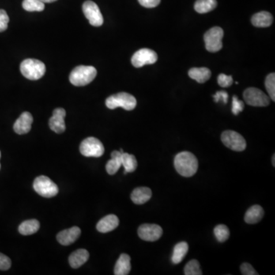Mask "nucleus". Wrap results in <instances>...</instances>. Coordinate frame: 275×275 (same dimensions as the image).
<instances>
[{
  "label": "nucleus",
  "mask_w": 275,
  "mask_h": 275,
  "mask_svg": "<svg viewBox=\"0 0 275 275\" xmlns=\"http://www.w3.org/2000/svg\"><path fill=\"white\" fill-rule=\"evenodd\" d=\"M174 167L181 176L190 178L197 173L198 160L195 155L190 152H181L174 159Z\"/></svg>",
  "instance_id": "obj_1"
},
{
  "label": "nucleus",
  "mask_w": 275,
  "mask_h": 275,
  "mask_svg": "<svg viewBox=\"0 0 275 275\" xmlns=\"http://www.w3.org/2000/svg\"><path fill=\"white\" fill-rule=\"evenodd\" d=\"M97 74L96 68L92 66H78L70 73L69 80L76 87H83L91 84Z\"/></svg>",
  "instance_id": "obj_2"
},
{
  "label": "nucleus",
  "mask_w": 275,
  "mask_h": 275,
  "mask_svg": "<svg viewBox=\"0 0 275 275\" xmlns=\"http://www.w3.org/2000/svg\"><path fill=\"white\" fill-rule=\"evenodd\" d=\"M20 70L23 76L28 80H37L45 75L46 67L39 60L26 59L22 62Z\"/></svg>",
  "instance_id": "obj_3"
},
{
  "label": "nucleus",
  "mask_w": 275,
  "mask_h": 275,
  "mask_svg": "<svg viewBox=\"0 0 275 275\" xmlns=\"http://www.w3.org/2000/svg\"><path fill=\"white\" fill-rule=\"evenodd\" d=\"M106 105L110 110H115L122 107L124 110L131 111L136 108L137 105L136 98L128 92H118L117 94L112 95L106 100Z\"/></svg>",
  "instance_id": "obj_4"
},
{
  "label": "nucleus",
  "mask_w": 275,
  "mask_h": 275,
  "mask_svg": "<svg viewBox=\"0 0 275 275\" xmlns=\"http://www.w3.org/2000/svg\"><path fill=\"white\" fill-rule=\"evenodd\" d=\"M33 187L37 193L46 198L55 197L58 193V186L46 176H39L35 178Z\"/></svg>",
  "instance_id": "obj_5"
},
{
  "label": "nucleus",
  "mask_w": 275,
  "mask_h": 275,
  "mask_svg": "<svg viewBox=\"0 0 275 275\" xmlns=\"http://www.w3.org/2000/svg\"><path fill=\"white\" fill-rule=\"evenodd\" d=\"M224 32L220 27H213L208 30L204 35L206 48L209 52L215 53L220 51L223 47Z\"/></svg>",
  "instance_id": "obj_6"
},
{
  "label": "nucleus",
  "mask_w": 275,
  "mask_h": 275,
  "mask_svg": "<svg viewBox=\"0 0 275 275\" xmlns=\"http://www.w3.org/2000/svg\"><path fill=\"white\" fill-rule=\"evenodd\" d=\"M80 152L85 157H101L104 154L105 148L103 143L96 138L89 137L81 142Z\"/></svg>",
  "instance_id": "obj_7"
},
{
  "label": "nucleus",
  "mask_w": 275,
  "mask_h": 275,
  "mask_svg": "<svg viewBox=\"0 0 275 275\" xmlns=\"http://www.w3.org/2000/svg\"><path fill=\"white\" fill-rule=\"evenodd\" d=\"M221 140L224 145L235 152H242L246 148V141L239 133L235 131L227 130L223 132Z\"/></svg>",
  "instance_id": "obj_8"
},
{
  "label": "nucleus",
  "mask_w": 275,
  "mask_h": 275,
  "mask_svg": "<svg viewBox=\"0 0 275 275\" xmlns=\"http://www.w3.org/2000/svg\"><path fill=\"white\" fill-rule=\"evenodd\" d=\"M244 99L247 104L252 106L264 107L270 103V99L263 91L254 87H250L245 91L243 93Z\"/></svg>",
  "instance_id": "obj_9"
},
{
  "label": "nucleus",
  "mask_w": 275,
  "mask_h": 275,
  "mask_svg": "<svg viewBox=\"0 0 275 275\" xmlns=\"http://www.w3.org/2000/svg\"><path fill=\"white\" fill-rule=\"evenodd\" d=\"M83 12L84 16L92 26H101L103 24V17L99 6L94 2L87 0L83 4Z\"/></svg>",
  "instance_id": "obj_10"
},
{
  "label": "nucleus",
  "mask_w": 275,
  "mask_h": 275,
  "mask_svg": "<svg viewBox=\"0 0 275 275\" xmlns=\"http://www.w3.org/2000/svg\"><path fill=\"white\" fill-rule=\"evenodd\" d=\"M158 61V54L153 50L148 48L140 49L133 54L132 64L136 68L145 65H153Z\"/></svg>",
  "instance_id": "obj_11"
},
{
  "label": "nucleus",
  "mask_w": 275,
  "mask_h": 275,
  "mask_svg": "<svg viewBox=\"0 0 275 275\" xmlns=\"http://www.w3.org/2000/svg\"><path fill=\"white\" fill-rule=\"evenodd\" d=\"M138 236L147 242L159 240L163 234V229L159 225L143 224L138 229Z\"/></svg>",
  "instance_id": "obj_12"
},
{
  "label": "nucleus",
  "mask_w": 275,
  "mask_h": 275,
  "mask_svg": "<svg viewBox=\"0 0 275 275\" xmlns=\"http://www.w3.org/2000/svg\"><path fill=\"white\" fill-rule=\"evenodd\" d=\"M66 111L63 108H57L53 112L52 116L49 119V126L54 133L61 134L66 129L65 118Z\"/></svg>",
  "instance_id": "obj_13"
},
{
  "label": "nucleus",
  "mask_w": 275,
  "mask_h": 275,
  "mask_svg": "<svg viewBox=\"0 0 275 275\" xmlns=\"http://www.w3.org/2000/svg\"><path fill=\"white\" fill-rule=\"evenodd\" d=\"M33 117L28 112H24L15 122L13 129L19 135H24L29 133L32 129Z\"/></svg>",
  "instance_id": "obj_14"
},
{
  "label": "nucleus",
  "mask_w": 275,
  "mask_h": 275,
  "mask_svg": "<svg viewBox=\"0 0 275 275\" xmlns=\"http://www.w3.org/2000/svg\"><path fill=\"white\" fill-rule=\"evenodd\" d=\"M80 234V229L77 227H73L60 232L57 235V239L62 246H69L78 239Z\"/></svg>",
  "instance_id": "obj_15"
},
{
  "label": "nucleus",
  "mask_w": 275,
  "mask_h": 275,
  "mask_svg": "<svg viewBox=\"0 0 275 275\" xmlns=\"http://www.w3.org/2000/svg\"><path fill=\"white\" fill-rule=\"evenodd\" d=\"M118 224H119V220L115 215H108L99 220V223L96 225V229L99 232L106 233L116 229Z\"/></svg>",
  "instance_id": "obj_16"
},
{
  "label": "nucleus",
  "mask_w": 275,
  "mask_h": 275,
  "mask_svg": "<svg viewBox=\"0 0 275 275\" xmlns=\"http://www.w3.org/2000/svg\"><path fill=\"white\" fill-rule=\"evenodd\" d=\"M152 192L151 189L145 186L138 187L133 190L131 194V199L134 204L137 205H141L149 201L152 197Z\"/></svg>",
  "instance_id": "obj_17"
},
{
  "label": "nucleus",
  "mask_w": 275,
  "mask_h": 275,
  "mask_svg": "<svg viewBox=\"0 0 275 275\" xmlns=\"http://www.w3.org/2000/svg\"><path fill=\"white\" fill-rule=\"evenodd\" d=\"M253 25L258 28H267L273 23V16L268 12H260L256 13L252 18Z\"/></svg>",
  "instance_id": "obj_18"
},
{
  "label": "nucleus",
  "mask_w": 275,
  "mask_h": 275,
  "mask_svg": "<svg viewBox=\"0 0 275 275\" xmlns=\"http://www.w3.org/2000/svg\"><path fill=\"white\" fill-rule=\"evenodd\" d=\"M89 252L86 249H78L70 254L69 263L73 268H80L89 259Z\"/></svg>",
  "instance_id": "obj_19"
},
{
  "label": "nucleus",
  "mask_w": 275,
  "mask_h": 275,
  "mask_svg": "<svg viewBox=\"0 0 275 275\" xmlns=\"http://www.w3.org/2000/svg\"><path fill=\"white\" fill-rule=\"evenodd\" d=\"M131 271L130 256L127 254H122L117 260L114 268L115 275H127Z\"/></svg>",
  "instance_id": "obj_20"
},
{
  "label": "nucleus",
  "mask_w": 275,
  "mask_h": 275,
  "mask_svg": "<svg viewBox=\"0 0 275 275\" xmlns=\"http://www.w3.org/2000/svg\"><path fill=\"white\" fill-rule=\"evenodd\" d=\"M189 77L199 84L206 82L211 77V71L206 68H193L188 72Z\"/></svg>",
  "instance_id": "obj_21"
},
{
  "label": "nucleus",
  "mask_w": 275,
  "mask_h": 275,
  "mask_svg": "<svg viewBox=\"0 0 275 275\" xmlns=\"http://www.w3.org/2000/svg\"><path fill=\"white\" fill-rule=\"evenodd\" d=\"M122 152L114 151L111 153V160L107 162L106 170L110 175H114L119 170L122 166Z\"/></svg>",
  "instance_id": "obj_22"
},
{
  "label": "nucleus",
  "mask_w": 275,
  "mask_h": 275,
  "mask_svg": "<svg viewBox=\"0 0 275 275\" xmlns=\"http://www.w3.org/2000/svg\"><path fill=\"white\" fill-rule=\"evenodd\" d=\"M264 216L263 208L259 205H254L248 209L245 215V221L249 224L258 223Z\"/></svg>",
  "instance_id": "obj_23"
},
{
  "label": "nucleus",
  "mask_w": 275,
  "mask_h": 275,
  "mask_svg": "<svg viewBox=\"0 0 275 275\" xmlns=\"http://www.w3.org/2000/svg\"><path fill=\"white\" fill-rule=\"evenodd\" d=\"M40 223L37 220H29L23 222L19 227V232L23 235L35 234L39 231Z\"/></svg>",
  "instance_id": "obj_24"
},
{
  "label": "nucleus",
  "mask_w": 275,
  "mask_h": 275,
  "mask_svg": "<svg viewBox=\"0 0 275 275\" xmlns=\"http://www.w3.org/2000/svg\"><path fill=\"white\" fill-rule=\"evenodd\" d=\"M188 244L186 242H182L177 244L176 246H174V252L171 258L173 263L175 265L181 263L188 252Z\"/></svg>",
  "instance_id": "obj_25"
},
{
  "label": "nucleus",
  "mask_w": 275,
  "mask_h": 275,
  "mask_svg": "<svg viewBox=\"0 0 275 275\" xmlns=\"http://www.w3.org/2000/svg\"><path fill=\"white\" fill-rule=\"evenodd\" d=\"M216 0H197L194 5V9L198 13L204 14L216 9Z\"/></svg>",
  "instance_id": "obj_26"
},
{
  "label": "nucleus",
  "mask_w": 275,
  "mask_h": 275,
  "mask_svg": "<svg viewBox=\"0 0 275 275\" xmlns=\"http://www.w3.org/2000/svg\"><path fill=\"white\" fill-rule=\"evenodd\" d=\"M122 165L124 167V174L134 172L137 168L138 162L134 155L128 153L122 154Z\"/></svg>",
  "instance_id": "obj_27"
},
{
  "label": "nucleus",
  "mask_w": 275,
  "mask_h": 275,
  "mask_svg": "<svg viewBox=\"0 0 275 275\" xmlns=\"http://www.w3.org/2000/svg\"><path fill=\"white\" fill-rule=\"evenodd\" d=\"M23 7L28 12H42L45 9V3L39 0H24Z\"/></svg>",
  "instance_id": "obj_28"
},
{
  "label": "nucleus",
  "mask_w": 275,
  "mask_h": 275,
  "mask_svg": "<svg viewBox=\"0 0 275 275\" xmlns=\"http://www.w3.org/2000/svg\"><path fill=\"white\" fill-rule=\"evenodd\" d=\"M214 235L219 242H226L229 238V229L225 225H218L217 227H215Z\"/></svg>",
  "instance_id": "obj_29"
},
{
  "label": "nucleus",
  "mask_w": 275,
  "mask_h": 275,
  "mask_svg": "<svg viewBox=\"0 0 275 275\" xmlns=\"http://www.w3.org/2000/svg\"><path fill=\"white\" fill-rule=\"evenodd\" d=\"M185 275H202V271L200 263L197 260L193 259L189 261L184 268Z\"/></svg>",
  "instance_id": "obj_30"
},
{
  "label": "nucleus",
  "mask_w": 275,
  "mask_h": 275,
  "mask_svg": "<svg viewBox=\"0 0 275 275\" xmlns=\"http://www.w3.org/2000/svg\"><path fill=\"white\" fill-rule=\"evenodd\" d=\"M265 87L271 99L275 101V74L270 73L265 79Z\"/></svg>",
  "instance_id": "obj_31"
},
{
  "label": "nucleus",
  "mask_w": 275,
  "mask_h": 275,
  "mask_svg": "<svg viewBox=\"0 0 275 275\" xmlns=\"http://www.w3.org/2000/svg\"><path fill=\"white\" fill-rule=\"evenodd\" d=\"M217 81L219 85L222 87H229L233 84V79H232V76H228L224 73L219 75Z\"/></svg>",
  "instance_id": "obj_32"
},
{
  "label": "nucleus",
  "mask_w": 275,
  "mask_h": 275,
  "mask_svg": "<svg viewBox=\"0 0 275 275\" xmlns=\"http://www.w3.org/2000/svg\"><path fill=\"white\" fill-rule=\"evenodd\" d=\"M9 23V18L6 12L3 9H0V32L7 29Z\"/></svg>",
  "instance_id": "obj_33"
},
{
  "label": "nucleus",
  "mask_w": 275,
  "mask_h": 275,
  "mask_svg": "<svg viewBox=\"0 0 275 275\" xmlns=\"http://www.w3.org/2000/svg\"><path fill=\"white\" fill-rule=\"evenodd\" d=\"M244 103L239 100V98L236 96H233L232 97V112L234 115H238L239 113L242 112L244 110Z\"/></svg>",
  "instance_id": "obj_34"
},
{
  "label": "nucleus",
  "mask_w": 275,
  "mask_h": 275,
  "mask_svg": "<svg viewBox=\"0 0 275 275\" xmlns=\"http://www.w3.org/2000/svg\"><path fill=\"white\" fill-rule=\"evenodd\" d=\"M12 262L8 256L0 253V270L6 271L10 268Z\"/></svg>",
  "instance_id": "obj_35"
},
{
  "label": "nucleus",
  "mask_w": 275,
  "mask_h": 275,
  "mask_svg": "<svg viewBox=\"0 0 275 275\" xmlns=\"http://www.w3.org/2000/svg\"><path fill=\"white\" fill-rule=\"evenodd\" d=\"M241 273L243 275H258L254 268L250 264L243 263L240 266Z\"/></svg>",
  "instance_id": "obj_36"
},
{
  "label": "nucleus",
  "mask_w": 275,
  "mask_h": 275,
  "mask_svg": "<svg viewBox=\"0 0 275 275\" xmlns=\"http://www.w3.org/2000/svg\"><path fill=\"white\" fill-rule=\"evenodd\" d=\"M213 98H214L215 102H216V103L221 100L225 104H227V102H228L229 95L225 91H218L216 92V94L213 95Z\"/></svg>",
  "instance_id": "obj_37"
},
{
  "label": "nucleus",
  "mask_w": 275,
  "mask_h": 275,
  "mask_svg": "<svg viewBox=\"0 0 275 275\" xmlns=\"http://www.w3.org/2000/svg\"><path fill=\"white\" fill-rule=\"evenodd\" d=\"M140 5L145 8H155L160 4V0H138Z\"/></svg>",
  "instance_id": "obj_38"
},
{
  "label": "nucleus",
  "mask_w": 275,
  "mask_h": 275,
  "mask_svg": "<svg viewBox=\"0 0 275 275\" xmlns=\"http://www.w3.org/2000/svg\"><path fill=\"white\" fill-rule=\"evenodd\" d=\"M39 1L43 2V3H51V2H55L57 0H39Z\"/></svg>",
  "instance_id": "obj_39"
},
{
  "label": "nucleus",
  "mask_w": 275,
  "mask_h": 275,
  "mask_svg": "<svg viewBox=\"0 0 275 275\" xmlns=\"http://www.w3.org/2000/svg\"><path fill=\"white\" fill-rule=\"evenodd\" d=\"M272 159H272V161H273V162H272V163H273V166H275V155H273V157H272Z\"/></svg>",
  "instance_id": "obj_40"
},
{
  "label": "nucleus",
  "mask_w": 275,
  "mask_h": 275,
  "mask_svg": "<svg viewBox=\"0 0 275 275\" xmlns=\"http://www.w3.org/2000/svg\"><path fill=\"white\" fill-rule=\"evenodd\" d=\"M0 158H1V152H0ZM0 168H1V164H0Z\"/></svg>",
  "instance_id": "obj_41"
}]
</instances>
